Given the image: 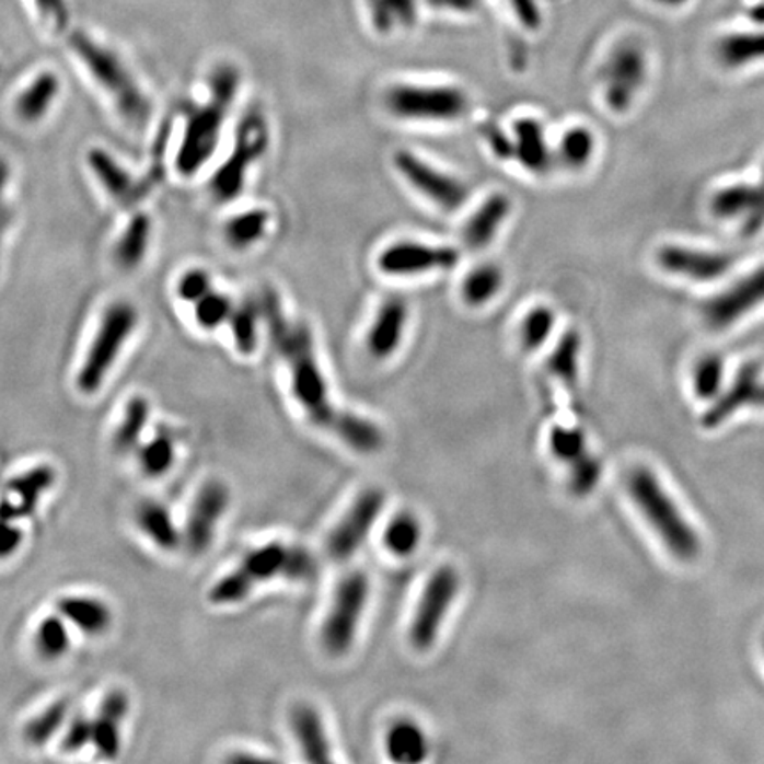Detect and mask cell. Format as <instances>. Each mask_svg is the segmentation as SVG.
<instances>
[{"instance_id": "cell-34", "label": "cell", "mask_w": 764, "mask_h": 764, "mask_svg": "<svg viewBox=\"0 0 764 764\" xmlns=\"http://www.w3.org/2000/svg\"><path fill=\"white\" fill-rule=\"evenodd\" d=\"M755 185L738 181L720 188L709 198V212L717 220H745L754 209Z\"/></svg>"}, {"instance_id": "cell-46", "label": "cell", "mask_w": 764, "mask_h": 764, "mask_svg": "<svg viewBox=\"0 0 764 764\" xmlns=\"http://www.w3.org/2000/svg\"><path fill=\"white\" fill-rule=\"evenodd\" d=\"M551 448L554 455L562 459L563 462H568L570 465H576L582 461L584 456L590 455L586 450L584 433L579 429H568V427H556L551 432Z\"/></svg>"}, {"instance_id": "cell-36", "label": "cell", "mask_w": 764, "mask_h": 764, "mask_svg": "<svg viewBox=\"0 0 764 764\" xmlns=\"http://www.w3.org/2000/svg\"><path fill=\"white\" fill-rule=\"evenodd\" d=\"M387 754L395 763H421L429 754L424 731L409 720L393 724L386 738Z\"/></svg>"}, {"instance_id": "cell-27", "label": "cell", "mask_w": 764, "mask_h": 764, "mask_svg": "<svg viewBox=\"0 0 764 764\" xmlns=\"http://www.w3.org/2000/svg\"><path fill=\"white\" fill-rule=\"evenodd\" d=\"M505 271L494 263H479L471 267L459 286L462 303L471 310L485 309L498 300L505 289Z\"/></svg>"}, {"instance_id": "cell-28", "label": "cell", "mask_w": 764, "mask_h": 764, "mask_svg": "<svg viewBox=\"0 0 764 764\" xmlns=\"http://www.w3.org/2000/svg\"><path fill=\"white\" fill-rule=\"evenodd\" d=\"M269 229H271V211L252 208L232 215L221 227V234L229 248L244 252L266 240Z\"/></svg>"}, {"instance_id": "cell-8", "label": "cell", "mask_w": 764, "mask_h": 764, "mask_svg": "<svg viewBox=\"0 0 764 764\" xmlns=\"http://www.w3.org/2000/svg\"><path fill=\"white\" fill-rule=\"evenodd\" d=\"M137 326H139V310L135 309L134 304L128 301H116L106 306L93 342L89 346L88 356L80 367L79 378H77L80 392L91 395L102 387L103 381Z\"/></svg>"}, {"instance_id": "cell-7", "label": "cell", "mask_w": 764, "mask_h": 764, "mask_svg": "<svg viewBox=\"0 0 764 764\" xmlns=\"http://www.w3.org/2000/svg\"><path fill=\"white\" fill-rule=\"evenodd\" d=\"M628 488L669 551L682 562L694 559L701 551L699 536L683 519L668 494L663 493L657 476L648 470H637L628 479Z\"/></svg>"}, {"instance_id": "cell-43", "label": "cell", "mask_w": 764, "mask_h": 764, "mask_svg": "<svg viewBox=\"0 0 764 764\" xmlns=\"http://www.w3.org/2000/svg\"><path fill=\"white\" fill-rule=\"evenodd\" d=\"M66 715H68V705H66L65 701L51 705L47 711L37 715L36 718H33V720L25 726V740L34 746L45 745V743H48V741L54 738V734L62 728Z\"/></svg>"}, {"instance_id": "cell-26", "label": "cell", "mask_w": 764, "mask_h": 764, "mask_svg": "<svg viewBox=\"0 0 764 764\" xmlns=\"http://www.w3.org/2000/svg\"><path fill=\"white\" fill-rule=\"evenodd\" d=\"M290 726L294 732L296 740L300 743L304 757L310 763H329L332 757V745L327 740L326 729H324L323 718L317 709L309 705L296 706L290 715Z\"/></svg>"}, {"instance_id": "cell-35", "label": "cell", "mask_w": 764, "mask_h": 764, "mask_svg": "<svg viewBox=\"0 0 764 764\" xmlns=\"http://www.w3.org/2000/svg\"><path fill=\"white\" fill-rule=\"evenodd\" d=\"M557 326V313L553 306L545 303L533 304L525 310L519 326H517V338L519 346L525 352L540 350L553 338Z\"/></svg>"}, {"instance_id": "cell-14", "label": "cell", "mask_w": 764, "mask_h": 764, "mask_svg": "<svg viewBox=\"0 0 764 764\" xmlns=\"http://www.w3.org/2000/svg\"><path fill=\"white\" fill-rule=\"evenodd\" d=\"M764 304V264L718 290L701 306L706 327L726 332Z\"/></svg>"}, {"instance_id": "cell-39", "label": "cell", "mask_w": 764, "mask_h": 764, "mask_svg": "<svg viewBox=\"0 0 764 764\" xmlns=\"http://www.w3.org/2000/svg\"><path fill=\"white\" fill-rule=\"evenodd\" d=\"M137 521L140 530L148 534L158 547L171 551L180 545V533L175 530L171 513L162 505L152 501L143 502L137 513Z\"/></svg>"}, {"instance_id": "cell-18", "label": "cell", "mask_w": 764, "mask_h": 764, "mask_svg": "<svg viewBox=\"0 0 764 764\" xmlns=\"http://www.w3.org/2000/svg\"><path fill=\"white\" fill-rule=\"evenodd\" d=\"M513 212L510 195L494 192L476 206L475 211L465 218L461 240L471 252H484L498 240L502 227L507 225Z\"/></svg>"}, {"instance_id": "cell-6", "label": "cell", "mask_w": 764, "mask_h": 764, "mask_svg": "<svg viewBox=\"0 0 764 764\" xmlns=\"http://www.w3.org/2000/svg\"><path fill=\"white\" fill-rule=\"evenodd\" d=\"M269 143L271 129L266 117L258 111H250L235 128L229 158L218 166L209 183V192L217 202H232L243 194L252 166L266 157Z\"/></svg>"}, {"instance_id": "cell-30", "label": "cell", "mask_w": 764, "mask_h": 764, "mask_svg": "<svg viewBox=\"0 0 764 764\" xmlns=\"http://www.w3.org/2000/svg\"><path fill=\"white\" fill-rule=\"evenodd\" d=\"M152 221L146 212H137L114 246V261L123 271H135L148 255L151 244Z\"/></svg>"}, {"instance_id": "cell-48", "label": "cell", "mask_w": 764, "mask_h": 764, "mask_svg": "<svg viewBox=\"0 0 764 764\" xmlns=\"http://www.w3.org/2000/svg\"><path fill=\"white\" fill-rule=\"evenodd\" d=\"M212 289V278L204 267H192L181 275L175 292L181 301L195 304Z\"/></svg>"}, {"instance_id": "cell-24", "label": "cell", "mask_w": 764, "mask_h": 764, "mask_svg": "<svg viewBox=\"0 0 764 764\" xmlns=\"http://www.w3.org/2000/svg\"><path fill=\"white\" fill-rule=\"evenodd\" d=\"M714 54L726 70H741L764 62V28L724 34L715 43Z\"/></svg>"}, {"instance_id": "cell-50", "label": "cell", "mask_w": 764, "mask_h": 764, "mask_svg": "<svg viewBox=\"0 0 764 764\" xmlns=\"http://www.w3.org/2000/svg\"><path fill=\"white\" fill-rule=\"evenodd\" d=\"M93 738V720L85 717H77L66 732L65 740L60 743L65 752H79L80 749L91 743Z\"/></svg>"}, {"instance_id": "cell-54", "label": "cell", "mask_w": 764, "mask_h": 764, "mask_svg": "<svg viewBox=\"0 0 764 764\" xmlns=\"http://www.w3.org/2000/svg\"><path fill=\"white\" fill-rule=\"evenodd\" d=\"M517 20L530 31H539L542 25V11L536 0H508Z\"/></svg>"}, {"instance_id": "cell-57", "label": "cell", "mask_w": 764, "mask_h": 764, "mask_svg": "<svg viewBox=\"0 0 764 764\" xmlns=\"http://www.w3.org/2000/svg\"><path fill=\"white\" fill-rule=\"evenodd\" d=\"M649 2L662 5V8H668V10H678V8H683V5L688 4L691 0H649Z\"/></svg>"}, {"instance_id": "cell-3", "label": "cell", "mask_w": 764, "mask_h": 764, "mask_svg": "<svg viewBox=\"0 0 764 764\" xmlns=\"http://www.w3.org/2000/svg\"><path fill=\"white\" fill-rule=\"evenodd\" d=\"M317 571V562L306 548L273 542L252 551L240 567L218 580L209 600L217 605H232L243 602L254 588L269 580L281 577L292 582H312Z\"/></svg>"}, {"instance_id": "cell-2", "label": "cell", "mask_w": 764, "mask_h": 764, "mask_svg": "<svg viewBox=\"0 0 764 764\" xmlns=\"http://www.w3.org/2000/svg\"><path fill=\"white\" fill-rule=\"evenodd\" d=\"M241 73L234 65H220L209 74V96L186 117L185 134L175 154V169L183 177H194L211 162L229 112L240 93Z\"/></svg>"}, {"instance_id": "cell-42", "label": "cell", "mask_w": 764, "mask_h": 764, "mask_svg": "<svg viewBox=\"0 0 764 764\" xmlns=\"http://www.w3.org/2000/svg\"><path fill=\"white\" fill-rule=\"evenodd\" d=\"M724 372H726V363L722 356L717 352L703 356L695 363L694 369L695 395L699 396L701 401L718 396L722 390Z\"/></svg>"}, {"instance_id": "cell-25", "label": "cell", "mask_w": 764, "mask_h": 764, "mask_svg": "<svg viewBox=\"0 0 764 764\" xmlns=\"http://www.w3.org/2000/svg\"><path fill=\"white\" fill-rule=\"evenodd\" d=\"M129 701L125 692L112 691L106 694L103 699L97 717L93 720V738L91 743H94L97 752L112 760L119 752L120 737L119 728L120 720L128 714Z\"/></svg>"}, {"instance_id": "cell-33", "label": "cell", "mask_w": 764, "mask_h": 764, "mask_svg": "<svg viewBox=\"0 0 764 764\" xmlns=\"http://www.w3.org/2000/svg\"><path fill=\"white\" fill-rule=\"evenodd\" d=\"M57 609L66 620H70L77 628L85 634H91V636L102 634L112 623L111 609L96 599L68 597V599L59 600Z\"/></svg>"}, {"instance_id": "cell-51", "label": "cell", "mask_w": 764, "mask_h": 764, "mask_svg": "<svg viewBox=\"0 0 764 764\" xmlns=\"http://www.w3.org/2000/svg\"><path fill=\"white\" fill-rule=\"evenodd\" d=\"M11 169L5 158L0 157V248L4 241L5 232L13 221V211L8 202V188H10Z\"/></svg>"}, {"instance_id": "cell-12", "label": "cell", "mask_w": 764, "mask_h": 764, "mask_svg": "<svg viewBox=\"0 0 764 764\" xmlns=\"http://www.w3.org/2000/svg\"><path fill=\"white\" fill-rule=\"evenodd\" d=\"M369 591L370 582L363 571H350L338 582L332 609L321 630V640L327 653L342 657L349 651L358 634Z\"/></svg>"}, {"instance_id": "cell-19", "label": "cell", "mask_w": 764, "mask_h": 764, "mask_svg": "<svg viewBox=\"0 0 764 764\" xmlns=\"http://www.w3.org/2000/svg\"><path fill=\"white\" fill-rule=\"evenodd\" d=\"M511 160H516L525 172L545 175L551 172L556 158L548 142L545 128L531 116L517 117L510 126Z\"/></svg>"}, {"instance_id": "cell-59", "label": "cell", "mask_w": 764, "mask_h": 764, "mask_svg": "<svg viewBox=\"0 0 764 764\" xmlns=\"http://www.w3.org/2000/svg\"><path fill=\"white\" fill-rule=\"evenodd\" d=\"M752 16L760 20L761 24H764V4L761 5L760 10L752 11Z\"/></svg>"}, {"instance_id": "cell-1", "label": "cell", "mask_w": 764, "mask_h": 764, "mask_svg": "<svg viewBox=\"0 0 764 764\" xmlns=\"http://www.w3.org/2000/svg\"><path fill=\"white\" fill-rule=\"evenodd\" d=\"M258 300L264 326L273 346L286 361L290 392L304 415L315 427L333 433L356 452H379L384 444V433L378 425L333 404L309 324L287 315L277 290L264 289Z\"/></svg>"}, {"instance_id": "cell-17", "label": "cell", "mask_w": 764, "mask_h": 764, "mask_svg": "<svg viewBox=\"0 0 764 764\" xmlns=\"http://www.w3.org/2000/svg\"><path fill=\"white\" fill-rule=\"evenodd\" d=\"M409 317V304L401 296L381 301L364 335L367 352L378 361L393 358L406 338Z\"/></svg>"}, {"instance_id": "cell-40", "label": "cell", "mask_w": 764, "mask_h": 764, "mask_svg": "<svg viewBox=\"0 0 764 764\" xmlns=\"http://www.w3.org/2000/svg\"><path fill=\"white\" fill-rule=\"evenodd\" d=\"M421 540V525L413 513L392 519L384 533V545L393 556L407 557L415 553Z\"/></svg>"}, {"instance_id": "cell-22", "label": "cell", "mask_w": 764, "mask_h": 764, "mask_svg": "<svg viewBox=\"0 0 764 764\" xmlns=\"http://www.w3.org/2000/svg\"><path fill=\"white\" fill-rule=\"evenodd\" d=\"M88 163L97 183L102 185L106 194L111 195L112 200H116L123 206H131L146 194L142 185L135 183L134 175L129 174L125 166L120 165L116 158L112 157L111 152L105 151V149H91L88 154Z\"/></svg>"}, {"instance_id": "cell-31", "label": "cell", "mask_w": 764, "mask_h": 764, "mask_svg": "<svg viewBox=\"0 0 764 764\" xmlns=\"http://www.w3.org/2000/svg\"><path fill=\"white\" fill-rule=\"evenodd\" d=\"M227 326L231 329L235 350L241 356L254 355L261 338V327L264 326L263 306L258 296L235 303Z\"/></svg>"}, {"instance_id": "cell-52", "label": "cell", "mask_w": 764, "mask_h": 764, "mask_svg": "<svg viewBox=\"0 0 764 764\" xmlns=\"http://www.w3.org/2000/svg\"><path fill=\"white\" fill-rule=\"evenodd\" d=\"M764 229V169L761 177L755 183V204L751 215L743 220V235L754 238Z\"/></svg>"}, {"instance_id": "cell-16", "label": "cell", "mask_w": 764, "mask_h": 764, "mask_svg": "<svg viewBox=\"0 0 764 764\" xmlns=\"http://www.w3.org/2000/svg\"><path fill=\"white\" fill-rule=\"evenodd\" d=\"M384 502L386 498L379 488H367L359 494L358 499L352 502V507L342 517V521L327 539V554L333 562H347L358 553L373 524L378 522Z\"/></svg>"}, {"instance_id": "cell-9", "label": "cell", "mask_w": 764, "mask_h": 764, "mask_svg": "<svg viewBox=\"0 0 764 764\" xmlns=\"http://www.w3.org/2000/svg\"><path fill=\"white\" fill-rule=\"evenodd\" d=\"M649 73L648 51L645 45L626 37L617 42L600 68L603 103L609 111L623 116L630 111L646 85Z\"/></svg>"}, {"instance_id": "cell-47", "label": "cell", "mask_w": 764, "mask_h": 764, "mask_svg": "<svg viewBox=\"0 0 764 764\" xmlns=\"http://www.w3.org/2000/svg\"><path fill=\"white\" fill-rule=\"evenodd\" d=\"M140 464L149 476H162L174 464V444L169 438H157L143 447Z\"/></svg>"}, {"instance_id": "cell-4", "label": "cell", "mask_w": 764, "mask_h": 764, "mask_svg": "<svg viewBox=\"0 0 764 764\" xmlns=\"http://www.w3.org/2000/svg\"><path fill=\"white\" fill-rule=\"evenodd\" d=\"M70 47L88 68L94 82L111 97L126 125L146 128L151 119V102L123 60L82 31L71 34Z\"/></svg>"}, {"instance_id": "cell-15", "label": "cell", "mask_w": 764, "mask_h": 764, "mask_svg": "<svg viewBox=\"0 0 764 764\" xmlns=\"http://www.w3.org/2000/svg\"><path fill=\"white\" fill-rule=\"evenodd\" d=\"M655 263L663 273L672 277L685 278L697 283H709L726 277L734 266V257L729 252L695 248L686 244H662Z\"/></svg>"}, {"instance_id": "cell-10", "label": "cell", "mask_w": 764, "mask_h": 764, "mask_svg": "<svg viewBox=\"0 0 764 764\" xmlns=\"http://www.w3.org/2000/svg\"><path fill=\"white\" fill-rule=\"evenodd\" d=\"M393 166L409 188L441 211H461L471 197L470 186L464 181L409 149H398L393 154Z\"/></svg>"}, {"instance_id": "cell-32", "label": "cell", "mask_w": 764, "mask_h": 764, "mask_svg": "<svg viewBox=\"0 0 764 764\" xmlns=\"http://www.w3.org/2000/svg\"><path fill=\"white\" fill-rule=\"evenodd\" d=\"M594 152H597V137L593 129L584 125H576L563 131L554 148V158L556 163L568 171L580 172L593 162Z\"/></svg>"}, {"instance_id": "cell-29", "label": "cell", "mask_w": 764, "mask_h": 764, "mask_svg": "<svg viewBox=\"0 0 764 764\" xmlns=\"http://www.w3.org/2000/svg\"><path fill=\"white\" fill-rule=\"evenodd\" d=\"M59 91L60 82L57 74L50 73V71L37 74L36 79L16 96L14 114L27 125L39 123L43 117L47 116L56 97L59 96Z\"/></svg>"}, {"instance_id": "cell-49", "label": "cell", "mask_w": 764, "mask_h": 764, "mask_svg": "<svg viewBox=\"0 0 764 764\" xmlns=\"http://www.w3.org/2000/svg\"><path fill=\"white\" fill-rule=\"evenodd\" d=\"M600 478V464L597 459L588 455L582 461L571 465V487L577 494H588Z\"/></svg>"}, {"instance_id": "cell-5", "label": "cell", "mask_w": 764, "mask_h": 764, "mask_svg": "<svg viewBox=\"0 0 764 764\" xmlns=\"http://www.w3.org/2000/svg\"><path fill=\"white\" fill-rule=\"evenodd\" d=\"M382 105L395 119L425 125H452L471 111L470 94L452 83H393Z\"/></svg>"}, {"instance_id": "cell-21", "label": "cell", "mask_w": 764, "mask_h": 764, "mask_svg": "<svg viewBox=\"0 0 764 764\" xmlns=\"http://www.w3.org/2000/svg\"><path fill=\"white\" fill-rule=\"evenodd\" d=\"M56 473L48 465H39L19 478L11 479L8 493L0 502V521H14L33 513L42 494L54 484Z\"/></svg>"}, {"instance_id": "cell-20", "label": "cell", "mask_w": 764, "mask_h": 764, "mask_svg": "<svg viewBox=\"0 0 764 764\" xmlns=\"http://www.w3.org/2000/svg\"><path fill=\"white\" fill-rule=\"evenodd\" d=\"M229 505V490L220 482H209L200 488L189 511L186 524V544L192 553L200 554L209 547L218 521Z\"/></svg>"}, {"instance_id": "cell-56", "label": "cell", "mask_w": 764, "mask_h": 764, "mask_svg": "<svg viewBox=\"0 0 764 764\" xmlns=\"http://www.w3.org/2000/svg\"><path fill=\"white\" fill-rule=\"evenodd\" d=\"M429 4L433 8H442V10L453 11H471L476 5V0H429Z\"/></svg>"}, {"instance_id": "cell-37", "label": "cell", "mask_w": 764, "mask_h": 764, "mask_svg": "<svg viewBox=\"0 0 764 764\" xmlns=\"http://www.w3.org/2000/svg\"><path fill=\"white\" fill-rule=\"evenodd\" d=\"M580 350H582V338L576 329H568L559 336L553 352L548 355V372L559 379L565 386H574L579 379Z\"/></svg>"}, {"instance_id": "cell-53", "label": "cell", "mask_w": 764, "mask_h": 764, "mask_svg": "<svg viewBox=\"0 0 764 764\" xmlns=\"http://www.w3.org/2000/svg\"><path fill=\"white\" fill-rule=\"evenodd\" d=\"M37 11L42 14V19L50 22L56 31H62L68 27L70 22V11L66 5V0H36Z\"/></svg>"}, {"instance_id": "cell-45", "label": "cell", "mask_w": 764, "mask_h": 764, "mask_svg": "<svg viewBox=\"0 0 764 764\" xmlns=\"http://www.w3.org/2000/svg\"><path fill=\"white\" fill-rule=\"evenodd\" d=\"M37 651L47 659H57L70 648V636L62 620L57 616L43 620L36 632Z\"/></svg>"}, {"instance_id": "cell-41", "label": "cell", "mask_w": 764, "mask_h": 764, "mask_svg": "<svg viewBox=\"0 0 764 764\" xmlns=\"http://www.w3.org/2000/svg\"><path fill=\"white\" fill-rule=\"evenodd\" d=\"M234 304L231 296L211 289L194 304L195 323L204 332H215L220 326H227Z\"/></svg>"}, {"instance_id": "cell-55", "label": "cell", "mask_w": 764, "mask_h": 764, "mask_svg": "<svg viewBox=\"0 0 764 764\" xmlns=\"http://www.w3.org/2000/svg\"><path fill=\"white\" fill-rule=\"evenodd\" d=\"M22 530L10 521H0V559L10 557L22 544Z\"/></svg>"}, {"instance_id": "cell-11", "label": "cell", "mask_w": 764, "mask_h": 764, "mask_svg": "<svg viewBox=\"0 0 764 764\" xmlns=\"http://www.w3.org/2000/svg\"><path fill=\"white\" fill-rule=\"evenodd\" d=\"M461 263V252L450 244L419 240H396L381 248L375 267L384 277L419 278L452 271Z\"/></svg>"}, {"instance_id": "cell-23", "label": "cell", "mask_w": 764, "mask_h": 764, "mask_svg": "<svg viewBox=\"0 0 764 764\" xmlns=\"http://www.w3.org/2000/svg\"><path fill=\"white\" fill-rule=\"evenodd\" d=\"M760 381V367L754 363L743 364L731 386L722 392V395H718L714 406L709 407L703 418V427L715 429L726 419L731 418L741 407L752 406V396Z\"/></svg>"}, {"instance_id": "cell-44", "label": "cell", "mask_w": 764, "mask_h": 764, "mask_svg": "<svg viewBox=\"0 0 764 764\" xmlns=\"http://www.w3.org/2000/svg\"><path fill=\"white\" fill-rule=\"evenodd\" d=\"M149 402L143 396H134L126 406L125 418L116 433V444L120 450H128L139 441L140 433L149 419Z\"/></svg>"}, {"instance_id": "cell-13", "label": "cell", "mask_w": 764, "mask_h": 764, "mask_svg": "<svg viewBox=\"0 0 764 764\" xmlns=\"http://www.w3.org/2000/svg\"><path fill=\"white\" fill-rule=\"evenodd\" d=\"M459 590L461 577L455 568L441 567L430 576L409 628L410 645L416 649L427 651L432 648Z\"/></svg>"}, {"instance_id": "cell-38", "label": "cell", "mask_w": 764, "mask_h": 764, "mask_svg": "<svg viewBox=\"0 0 764 764\" xmlns=\"http://www.w3.org/2000/svg\"><path fill=\"white\" fill-rule=\"evenodd\" d=\"M370 16L379 34H392L415 25L418 5L416 0H370Z\"/></svg>"}, {"instance_id": "cell-58", "label": "cell", "mask_w": 764, "mask_h": 764, "mask_svg": "<svg viewBox=\"0 0 764 764\" xmlns=\"http://www.w3.org/2000/svg\"><path fill=\"white\" fill-rule=\"evenodd\" d=\"M752 406L764 407V382L760 381V384L755 386L754 396H752Z\"/></svg>"}]
</instances>
